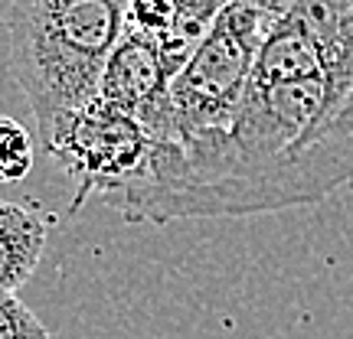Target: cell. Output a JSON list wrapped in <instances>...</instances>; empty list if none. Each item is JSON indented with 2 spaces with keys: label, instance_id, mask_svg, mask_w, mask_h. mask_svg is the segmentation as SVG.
<instances>
[{
  "label": "cell",
  "instance_id": "8",
  "mask_svg": "<svg viewBox=\"0 0 353 339\" xmlns=\"http://www.w3.org/2000/svg\"><path fill=\"white\" fill-rule=\"evenodd\" d=\"M0 339H50V329L17 294H0Z\"/></svg>",
  "mask_w": 353,
  "mask_h": 339
},
{
  "label": "cell",
  "instance_id": "9",
  "mask_svg": "<svg viewBox=\"0 0 353 339\" xmlns=\"http://www.w3.org/2000/svg\"><path fill=\"white\" fill-rule=\"evenodd\" d=\"M174 23V0H128V30L161 36Z\"/></svg>",
  "mask_w": 353,
  "mask_h": 339
},
{
  "label": "cell",
  "instance_id": "10",
  "mask_svg": "<svg viewBox=\"0 0 353 339\" xmlns=\"http://www.w3.org/2000/svg\"><path fill=\"white\" fill-rule=\"evenodd\" d=\"M229 3H236V0H229ZM242 3H255V7H265V10L278 13V17H285V13L298 3V0H242Z\"/></svg>",
  "mask_w": 353,
  "mask_h": 339
},
{
  "label": "cell",
  "instance_id": "5",
  "mask_svg": "<svg viewBox=\"0 0 353 339\" xmlns=\"http://www.w3.org/2000/svg\"><path fill=\"white\" fill-rule=\"evenodd\" d=\"M170 69L161 52V43L151 33L125 30L112 59L101 72L99 98L118 111L138 118L154 144L174 138V111H170Z\"/></svg>",
  "mask_w": 353,
  "mask_h": 339
},
{
  "label": "cell",
  "instance_id": "1",
  "mask_svg": "<svg viewBox=\"0 0 353 339\" xmlns=\"http://www.w3.org/2000/svg\"><path fill=\"white\" fill-rule=\"evenodd\" d=\"M353 183V65L324 63L285 82L249 76L232 124L154 144L148 170L108 196L131 222L232 219L314 206Z\"/></svg>",
  "mask_w": 353,
  "mask_h": 339
},
{
  "label": "cell",
  "instance_id": "4",
  "mask_svg": "<svg viewBox=\"0 0 353 339\" xmlns=\"http://www.w3.org/2000/svg\"><path fill=\"white\" fill-rule=\"evenodd\" d=\"M43 151L79 186L72 199L76 212L88 193L108 199L131 186L148 170L154 140L138 118L105 105L101 98H92L52 124V131L43 138Z\"/></svg>",
  "mask_w": 353,
  "mask_h": 339
},
{
  "label": "cell",
  "instance_id": "2",
  "mask_svg": "<svg viewBox=\"0 0 353 339\" xmlns=\"http://www.w3.org/2000/svg\"><path fill=\"white\" fill-rule=\"evenodd\" d=\"M128 30V0H10V72L39 138L99 98L101 72Z\"/></svg>",
  "mask_w": 353,
  "mask_h": 339
},
{
  "label": "cell",
  "instance_id": "6",
  "mask_svg": "<svg viewBox=\"0 0 353 339\" xmlns=\"http://www.w3.org/2000/svg\"><path fill=\"white\" fill-rule=\"evenodd\" d=\"M46 248V226L33 209L0 199V294H17Z\"/></svg>",
  "mask_w": 353,
  "mask_h": 339
},
{
  "label": "cell",
  "instance_id": "7",
  "mask_svg": "<svg viewBox=\"0 0 353 339\" xmlns=\"http://www.w3.org/2000/svg\"><path fill=\"white\" fill-rule=\"evenodd\" d=\"M37 164V140L17 118L0 114V183H20Z\"/></svg>",
  "mask_w": 353,
  "mask_h": 339
},
{
  "label": "cell",
  "instance_id": "3",
  "mask_svg": "<svg viewBox=\"0 0 353 339\" xmlns=\"http://www.w3.org/2000/svg\"><path fill=\"white\" fill-rule=\"evenodd\" d=\"M275 23L278 13L242 0L229 3L216 17L200 50L170 82V111H174L170 140L187 144L219 134L232 124L259 50Z\"/></svg>",
  "mask_w": 353,
  "mask_h": 339
}]
</instances>
